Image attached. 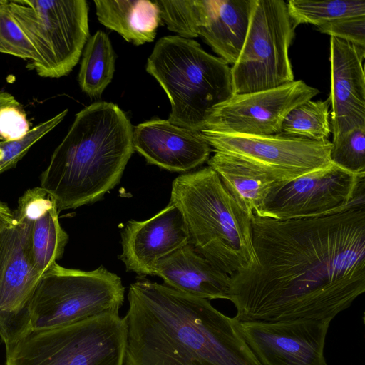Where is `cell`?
<instances>
[{
	"label": "cell",
	"mask_w": 365,
	"mask_h": 365,
	"mask_svg": "<svg viewBox=\"0 0 365 365\" xmlns=\"http://www.w3.org/2000/svg\"><path fill=\"white\" fill-rule=\"evenodd\" d=\"M96 16L106 27L135 46L154 41L160 24V9L149 0H95Z\"/></svg>",
	"instance_id": "cell-22"
},
{
	"label": "cell",
	"mask_w": 365,
	"mask_h": 365,
	"mask_svg": "<svg viewBox=\"0 0 365 365\" xmlns=\"http://www.w3.org/2000/svg\"><path fill=\"white\" fill-rule=\"evenodd\" d=\"M330 102L309 100L294 108L284 118L282 135L321 141L328 140L331 133Z\"/></svg>",
	"instance_id": "cell-24"
},
{
	"label": "cell",
	"mask_w": 365,
	"mask_h": 365,
	"mask_svg": "<svg viewBox=\"0 0 365 365\" xmlns=\"http://www.w3.org/2000/svg\"><path fill=\"white\" fill-rule=\"evenodd\" d=\"M10 10L39 59L29 69L44 78L68 75L89 36L85 0H8Z\"/></svg>",
	"instance_id": "cell-8"
},
{
	"label": "cell",
	"mask_w": 365,
	"mask_h": 365,
	"mask_svg": "<svg viewBox=\"0 0 365 365\" xmlns=\"http://www.w3.org/2000/svg\"><path fill=\"white\" fill-rule=\"evenodd\" d=\"M212 152L233 156L270 175L278 182L292 180L331 163L332 143L274 135L230 134L201 130Z\"/></svg>",
	"instance_id": "cell-11"
},
{
	"label": "cell",
	"mask_w": 365,
	"mask_h": 365,
	"mask_svg": "<svg viewBox=\"0 0 365 365\" xmlns=\"http://www.w3.org/2000/svg\"><path fill=\"white\" fill-rule=\"evenodd\" d=\"M255 264L231 277L237 321H331L365 292V201L317 217L254 215Z\"/></svg>",
	"instance_id": "cell-1"
},
{
	"label": "cell",
	"mask_w": 365,
	"mask_h": 365,
	"mask_svg": "<svg viewBox=\"0 0 365 365\" xmlns=\"http://www.w3.org/2000/svg\"><path fill=\"white\" fill-rule=\"evenodd\" d=\"M14 220V211H11L6 203L0 201V232L9 226Z\"/></svg>",
	"instance_id": "cell-31"
},
{
	"label": "cell",
	"mask_w": 365,
	"mask_h": 365,
	"mask_svg": "<svg viewBox=\"0 0 365 365\" xmlns=\"http://www.w3.org/2000/svg\"><path fill=\"white\" fill-rule=\"evenodd\" d=\"M0 53L38 62L39 56L9 6L8 0H0Z\"/></svg>",
	"instance_id": "cell-27"
},
{
	"label": "cell",
	"mask_w": 365,
	"mask_h": 365,
	"mask_svg": "<svg viewBox=\"0 0 365 365\" xmlns=\"http://www.w3.org/2000/svg\"><path fill=\"white\" fill-rule=\"evenodd\" d=\"M133 145L148 163L175 172H186L202 165L212 152L200 131L158 118L134 128Z\"/></svg>",
	"instance_id": "cell-18"
},
{
	"label": "cell",
	"mask_w": 365,
	"mask_h": 365,
	"mask_svg": "<svg viewBox=\"0 0 365 365\" xmlns=\"http://www.w3.org/2000/svg\"><path fill=\"white\" fill-rule=\"evenodd\" d=\"M115 53L108 35L97 31L86 44L78 73L83 92L91 97L101 95L115 71Z\"/></svg>",
	"instance_id": "cell-23"
},
{
	"label": "cell",
	"mask_w": 365,
	"mask_h": 365,
	"mask_svg": "<svg viewBox=\"0 0 365 365\" xmlns=\"http://www.w3.org/2000/svg\"><path fill=\"white\" fill-rule=\"evenodd\" d=\"M316 27L321 33L365 49V16L340 19Z\"/></svg>",
	"instance_id": "cell-29"
},
{
	"label": "cell",
	"mask_w": 365,
	"mask_h": 365,
	"mask_svg": "<svg viewBox=\"0 0 365 365\" xmlns=\"http://www.w3.org/2000/svg\"><path fill=\"white\" fill-rule=\"evenodd\" d=\"M41 277L31 257L30 225L14 218L0 232V338L6 348L30 331L31 301Z\"/></svg>",
	"instance_id": "cell-13"
},
{
	"label": "cell",
	"mask_w": 365,
	"mask_h": 365,
	"mask_svg": "<svg viewBox=\"0 0 365 365\" xmlns=\"http://www.w3.org/2000/svg\"><path fill=\"white\" fill-rule=\"evenodd\" d=\"M296 26L283 0H255L247 35L231 74L234 94L294 81L289 49Z\"/></svg>",
	"instance_id": "cell-9"
},
{
	"label": "cell",
	"mask_w": 365,
	"mask_h": 365,
	"mask_svg": "<svg viewBox=\"0 0 365 365\" xmlns=\"http://www.w3.org/2000/svg\"><path fill=\"white\" fill-rule=\"evenodd\" d=\"M365 49L350 42L330 37L329 62L333 139L365 127Z\"/></svg>",
	"instance_id": "cell-17"
},
{
	"label": "cell",
	"mask_w": 365,
	"mask_h": 365,
	"mask_svg": "<svg viewBox=\"0 0 365 365\" xmlns=\"http://www.w3.org/2000/svg\"><path fill=\"white\" fill-rule=\"evenodd\" d=\"M287 4L296 27L302 24L317 26L340 19L365 16V0H289Z\"/></svg>",
	"instance_id": "cell-25"
},
{
	"label": "cell",
	"mask_w": 365,
	"mask_h": 365,
	"mask_svg": "<svg viewBox=\"0 0 365 365\" xmlns=\"http://www.w3.org/2000/svg\"><path fill=\"white\" fill-rule=\"evenodd\" d=\"M9 106L20 105L11 94L5 91H0V110Z\"/></svg>",
	"instance_id": "cell-32"
},
{
	"label": "cell",
	"mask_w": 365,
	"mask_h": 365,
	"mask_svg": "<svg viewBox=\"0 0 365 365\" xmlns=\"http://www.w3.org/2000/svg\"><path fill=\"white\" fill-rule=\"evenodd\" d=\"M331 162L351 173L365 176V127L355 128L333 139Z\"/></svg>",
	"instance_id": "cell-26"
},
{
	"label": "cell",
	"mask_w": 365,
	"mask_h": 365,
	"mask_svg": "<svg viewBox=\"0 0 365 365\" xmlns=\"http://www.w3.org/2000/svg\"><path fill=\"white\" fill-rule=\"evenodd\" d=\"M20 106H9L0 110V140H15L29 130V123Z\"/></svg>",
	"instance_id": "cell-30"
},
{
	"label": "cell",
	"mask_w": 365,
	"mask_h": 365,
	"mask_svg": "<svg viewBox=\"0 0 365 365\" xmlns=\"http://www.w3.org/2000/svg\"><path fill=\"white\" fill-rule=\"evenodd\" d=\"M331 322L298 319L236 324L261 365H327L324 346Z\"/></svg>",
	"instance_id": "cell-15"
},
{
	"label": "cell",
	"mask_w": 365,
	"mask_h": 365,
	"mask_svg": "<svg viewBox=\"0 0 365 365\" xmlns=\"http://www.w3.org/2000/svg\"><path fill=\"white\" fill-rule=\"evenodd\" d=\"M125 365H261L209 300L140 278L130 285Z\"/></svg>",
	"instance_id": "cell-2"
},
{
	"label": "cell",
	"mask_w": 365,
	"mask_h": 365,
	"mask_svg": "<svg viewBox=\"0 0 365 365\" xmlns=\"http://www.w3.org/2000/svg\"></svg>",
	"instance_id": "cell-33"
},
{
	"label": "cell",
	"mask_w": 365,
	"mask_h": 365,
	"mask_svg": "<svg viewBox=\"0 0 365 365\" xmlns=\"http://www.w3.org/2000/svg\"><path fill=\"white\" fill-rule=\"evenodd\" d=\"M207 163L251 217L259 215L266 198L278 182L265 172L227 154L214 153Z\"/></svg>",
	"instance_id": "cell-21"
},
{
	"label": "cell",
	"mask_w": 365,
	"mask_h": 365,
	"mask_svg": "<svg viewBox=\"0 0 365 365\" xmlns=\"http://www.w3.org/2000/svg\"><path fill=\"white\" fill-rule=\"evenodd\" d=\"M126 324L108 313L53 329L28 331L6 348V365H125Z\"/></svg>",
	"instance_id": "cell-6"
},
{
	"label": "cell",
	"mask_w": 365,
	"mask_h": 365,
	"mask_svg": "<svg viewBox=\"0 0 365 365\" xmlns=\"http://www.w3.org/2000/svg\"><path fill=\"white\" fill-rule=\"evenodd\" d=\"M165 285L197 297L229 299L231 277L189 243L160 259L155 274Z\"/></svg>",
	"instance_id": "cell-20"
},
{
	"label": "cell",
	"mask_w": 365,
	"mask_h": 365,
	"mask_svg": "<svg viewBox=\"0 0 365 365\" xmlns=\"http://www.w3.org/2000/svg\"><path fill=\"white\" fill-rule=\"evenodd\" d=\"M146 71L166 93L173 125L200 131L215 107L233 94L231 68L193 39L160 38L148 57Z\"/></svg>",
	"instance_id": "cell-5"
},
{
	"label": "cell",
	"mask_w": 365,
	"mask_h": 365,
	"mask_svg": "<svg viewBox=\"0 0 365 365\" xmlns=\"http://www.w3.org/2000/svg\"><path fill=\"white\" fill-rule=\"evenodd\" d=\"M319 92L298 80L274 88L233 94L214 108L203 129L230 134L278 135L289 112Z\"/></svg>",
	"instance_id": "cell-14"
},
{
	"label": "cell",
	"mask_w": 365,
	"mask_h": 365,
	"mask_svg": "<svg viewBox=\"0 0 365 365\" xmlns=\"http://www.w3.org/2000/svg\"><path fill=\"white\" fill-rule=\"evenodd\" d=\"M124 294L121 279L103 266L83 271L56 262L36 285L30 330L53 329L104 314L119 313Z\"/></svg>",
	"instance_id": "cell-7"
},
{
	"label": "cell",
	"mask_w": 365,
	"mask_h": 365,
	"mask_svg": "<svg viewBox=\"0 0 365 365\" xmlns=\"http://www.w3.org/2000/svg\"><path fill=\"white\" fill-rule=\"evenodd\" d=\"M68 113L66 109L51 118L43 121L21 138L15 140H0V173L14 167L30 148L56 127Z\"/></svg>",
	"instance_id": "cell-28"
},
{
	"label": "cell",
	"mask_w": 365,
	"mask_h": 365,
	"mask_svg": "<svg viewBox=\"0 0 365 365\" xmlns=\"http://www.w3.org/2000/svg\"><path fill=\"white\" fill-rule=\"evenodd\" d=\"M190 243L188 230L180 209L173 202L143 220H130L121 233L118 256L126 270L144 277L155 275L160 259Z\"/></svg>",
	"instance_id": "cell-16"
},
{
	"label": "cell",
	"mask_w": 365,
	"mask_h": 365,
	"mask_svg": "<svg viewBox=\"0 0 365 365\" xmlns=\"http://www.w3.org/2000/svg\"><path fill=\"white\" fill-rule=\"evenodd\" d=\"M168 30L200 36L228 65L241 51L255 0H155Z\"/></svg>",
	"instance_id": "cell-12"
},
{
	"label": "cell",
	"mask_w": 365,
	"mask_h": 365,
	"mask_svg": "<svg viewBox=\"0 0 365 365\" xmlns=\"http://www.w3.org/2000/svg\"><path fill=\"white\" fill-rule=\"evenodd\" d=\"M133 131L113 103L96 102L76 115L40 179L59 212L96 202L119 182L134 151Z\"/></svg>",
	"instance_id": "cell-3"
},
{
	"label": "cell",
	"mask_w": 365,
	"mask_h": 365,
	"mask_svg": "<svg viewBox=\"0 0 365 365\" xmlns=\"http://www.w3.org/2000/svg\"><path fill=\"white\" fill-rule=\"evenodd\" d=\"M170 202L184 217L190 243L230 277L253 266L252 219L210 166L172 183Z\"/></svg>",
	"instance_id": "cell-4"
},
{
	"label": "cell",
	"mask_w": 365,
	"mask_h": 365,
	"mask_svg": "<svg viewBox=\"0 0 365 365\" xmlns=\"http://www.w3.org/2000/svg\"><path fill=\"white\" fill-rule=\"evenodd\" d=\"M58 214L56 201L41 187L27 190L14 211L16 220L30 225L31 257L41 275L61 258L68 241Z\"/></svg>",
	"instance_id": "cell-19"
},
{
	"label": "cell",
	"mask_w": 365,
	"mask_h": 365,
	"mask_svg": "<svg viewBox=\"0 0 365 365\" xmlns=\"http://www.w3.org/2000/svg\"><path fill=\"white\" fill-rule=\"evenodd\" d=\"M364 179L331 163L292 180L277 182L257 216L287 220L339 212L364 200Z\"/></svg>",
	"instance_id": "cell-10"
}]
</instances>
